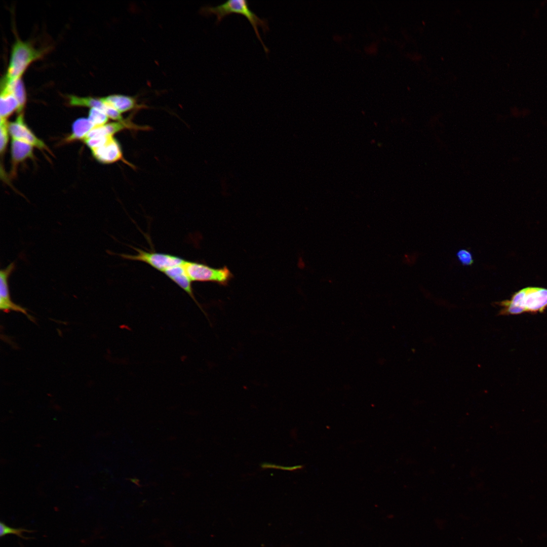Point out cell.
<instances>
[{
  "instance_id": "cell-13",
  "label": "cell",
  "mask_w": 547,
  "mask_h": 547,
  "mask_svg": "<svg viewBox=\"0 0 547 547\" xmlns=\"http://www.w3.org/2000/svg\"><path fill=\"white\" fill-rule=\"evenodd\" d=\"M104 102L111 106L121 113L129 111L135 107L136 101L130 96L120 94H113L101 98Z\"/></svg>"
},
{
  "instance_id": "cell-21",
  "label": "cell",
  "mask_w": 547,
  "mask_h": 547,
  "mask_svg": "<svg viewBox=\"0 0 547 547\" xmlns=\"http://www.w3.org/2000/svg\"><path fill=\"white\" fill-rule=\"evenodd\" d=\"M456 255L459 261L463 265H471L474 262L472 253L467 250L461 249L459 250Z\"/></svg>"
},
{
  "instance_id": "cell-4",
  "label": "cell",
  "mask_w": 547,
  "mask_h": 547,
  "mask_svg": "<svg viewBox=\"0 0 547 547\" xmlns=\"http://www.w3.org/2000/svg\"><path fill=\"white\" fill-rule=\"evenodd\" d=\"M184 267L192 282H213L227 285L233 275L226 267L216 268L207 264L185 261Z\"/></svg>"
},
{
  "instance_id": "cell-2",
  "label": "cell",
  "mask_w": 547,
  "mask_h": 547,
  "mask_svg": "<svg viewBox=\"0 0 547 547\" xmlns=\"http://www.w3.org/2000/svg\"><path fill=\"white\" fill-rule=\"evenodd\" d=\"M203 14L209 16L215 15L217 17L216 24H219L226 16L231 14L243 15L249 21L253 27L256 35L262 44L266 53L269 50L262 41L258 31V27L262 28L264 33L269 31L268 21L259 18L250 7L248 1L246 0H229L215 7L206 6L201 10Z\"/></svg>"
},
{
  "instance_id": "cell-19",
  "label": "cell",
  "mask_w": 547,
  "mask_h": 547,
  "mask_svg": "<svg viewBox=\"0 0 547 547\" xmlns=\"http://www.w3.org/2000/svg\"><path fill=\"white\" fill-rule=\"evenodd\" d=\"M7 120H1L0 124V151L2 155L7 147L9 140V128Z\"/></svg>"
},
{
  "instance_id": "cell-22",
  "label": "cell",
  "mask_w": 547,
  "mask_h": 547,
  "mask_svg": "<svg viewBox=\"0 0 547 547\" xmlns=\"http://www.w3.org/2000/svg\"><path fill=\"white\" fill-rule=\"evenodd\" d=\"M261 467L262 468H277V469H280V470H286V471H295L296 470L301 469L303 467V465H296V466H288L287 467V466H281V465H275V464H269V463H262L261 464Z\"/></svg>"
},
{
  "instance_id": "cell-12",
  "label": "cell",
  "mask_w": 547,
  "mask_h": 547,
  "mask_svg": "<svg viewBox=\"0 0 547 547\" xmlns=\"http://www.w3.org/2000/svg\"><path fill=\"white\" fill-rule=\"evenodd\" d=\"M130 126L131 125L128 124L127 122L123 121L118 122H112L106 124L101 126L95 127L90 130L85 139L113 136V135L115 133L128 127H130Z\"/></svg>"
},
{
  "instance_id": "cell-6",
  "label": "cell",
  "mask_w": 547,
  "mask_h": 547,
  "mask_svg": "<svg viewBox=\"0 0 547 547\" xmlns=\"http://www.w3.org/2000/svg\"><path fill=\"white\" fill-rule=\"evenodd\" d=\"M15 268V262L9 264L0 270V309L4 312L14 311L25 315L30 321H34L33 317L27 312V309L14 303L11 298L9 278Z\"/></svg>"
},
{
  "instance_id": "cell-11",
  "label": "cell",
  "mask_w": 547,
  "mask_h": 547,
  "mask_svg": "<svg viewBox=\"0 0 547 547\" xmlns=\"http://www.w3.org/2000/svg\"><path fill=\"white\" fill-rule=\"evenodd\" d=\"M19 103L10 91L5 86H1L0 118L7 120L13 112L18 111Z\"/></svg>"
},
{
  "instance_id": "cell-10",
  "label": "cell",
  "mask_w": 547,
  "mask_h": 547,
  "mask_svg": "<svg viewBox=\"0 0 547 547\" xmlns=\"http://www.w3.org/2000/svg\"><path fill=\"white\" fill-rule=\"evenodd\" d=\"M33 147L30 144L16 139H12L11 145V153L12 163V171L15 172L18 164L28 159H33Z\"/></svg>"
},
{
  "instance_id": "cell-18",
  "label": "cell",
  "mask_w": 547,
  "mask_h": 547,
  "mask_svg": "<svg viewBox=\"0 0 547 547\" xmlns=\"http://www.w3.org/2000/svg\"><path fill=\"white\" fill-rule=\"evenodd\" d=\"M0 536L1 537L4 536L7 534H15L19 537L24 539H29V537H25L23 535V533H32L34 532L33 530H28L24 528H12L9 526L6 525L4 523L1 522L0 523Z\"/></svg>"
},
{
  "instance_id": "cell-8",
  "label": "cell",
  "mask_w": 547,
  "mask_h": 547,
  "mask_svg": "<svg viewBox=\"0 0 547 547\" xmlns=\"http://www.w3.org/2000/svg\"><path fill=\"white\" fill-rule=\"evenodd\" d=\"M91 151L94 158L99 162L103 164L113 163L123 158L121 145L113 136L110 137L101 147Z\"/></svg>"
},
{
  "instance_id": "cell-9",
  "label": "cell",
  "mask_w": 547,
  "mask_h": 547,
  "mask_svg": "<svg viewBox=\"0 0 547 547\" xmlns=\"http://www.w3.org/2000/svg\"><path fill=\"white\" fill-rule=\"evenodd\" d=\"M183 264L170 268L165 270L163 273L186 292L195 302L203 312L206 316V313L195 298L192 288V281L188 276L184 267Z\"/></svg>"
},
{
  "instance_id": "cell-7",
  "label": "cell",
  "mask_w": 547,
  "mask_h": 547,
  "mask_svg": "<svg viewBox=\"0 0 547 547\" xmlns=\"http://www.w3.org/2000/svg\"><path fill=\"white\" fill-rule=\"evenodd\" d=\"M8 128L12 139L27 143L42 150L51 152L44 141L37 138L26 125L22 113H19L15 121L9 123Z\"/></svg>"
},
{
  "instance_id": "cell-5",
  "label": "cell",
  "mask_w": 547,
  "mask_h": 547,
  "mask_svg": "<svg viewBox=\"0 0 547 547\" xmlns=\"http://www.w3.org/2000/svg\"><path fill=\"white\" fill-rule=\"evenodd\" d=\"M137 251L135 255L119 254L123 258L130 260L141 261L147 263L155 269L164 272L172 267L183 264L186 260L171 254L156 252H147L134 248Z\"/></svg>"
},
{
  "instance_id": "cell-3",
  "label": "cell",
  "mask_w": 547,
  "mask_h": 547,
  "mask_svg": "<svg viewBox=\"0 0 547 547\" xmlns=\"http://www.w3.org/2000/svg\"><path fill=\"white\" fill-rule=\"evenodd\" d=\"M44 51L35 48L31 44L17 38L12 48L8 67L2 84H9L21 78L33 61L43 56Z\"/></svg>"
},
{
  "instance_id": "cell-15",
  "label": "cell",
  "mask_w": 547,
  "mask_h": 547,
  "mask_svg": "<svg viewBox=\"0 0 547 547\" xmlns=\"http://www.w3.org/2000/svg\"><path fill=\"white\" fill-rule=\"evenodd\" d=\"M68 103L73 106H84L90 108H96L103 111L105 104L101 98L92 97H79L75 95H69Z\"/></svg>"
},
{
  "instance_id": "cell-14",
  "label": "cell",
  "mask_w": 547,
  "mask_h": 547,
  "mask_svg": "<svg viewBox=\"0 0 547 547\" xmlns=\"http://www.w3.org/2000/svg\"><path fill=\"white\" fill-rule=\"evenodd\" d=\"M94 127V125L88 119L79 118L72 124L71 133L64 139V142L69 143L78 140H84Z\"/></svg>"
},
{
  "instance_id": "cell-1",
  "label": "cell",
  "mask_w": 547,
  "mask_h": 547,
  "mask_svg": "<svg viewBox=\"0 0 547 547\" xmlns=\"http://www.w3.org/2000/svg\"><path fill=\"white\" fill-rule=\"evenodd\" d=\"M495 304L501 307L498 315L542 313L547 309V288L527 287L514 293L510 299Z\"/></svg>"
},
{
  "instance_id": "cell-20",
  "label": "cell",
  "mask_w": 547,
  "mask_h": 547,
  "mask_svg": "<svg viewBox=\"0 0 547 547\" xmlns=\"http://www.w3.org/2000/svg\"><path fill=\"white\" fill-rule=\"evenodd\" d=\"M111 137L112 136L87 138L83 141L91 150H92L104 145Z\"/></svg>"
},
{
  "instance_id": "cell-17",
  "label": "cell",
  "mask_w": 547,
  "mask_h": 547,
  "mask_svg": "<svg viewBox=\"0 0 547 547\" xmlns=\"http://www.w3.org/2000/svg\"><path fill=\"white\" fill-rule=\"evenodd\" d=\"M88 119L94 127L104 125L108 120V116L102 110L96 108H90Z\"/></svg>"
},
{
  "instance_id": "cell-16",
  "label": "cell",
  "mask_w": 547,
  "mask_h": 547,
  "mask_svg": "<svg viewBox=\"0 0 547 547\" xmlns=\"http://www.w3.org/2000/svg\"><path fill=\"white\" fill-rule=\"evenodd\" d=\"M1 86L8 88L16 98L19 106L18 112L22 113L25 105L26 96L24 86L21 79H18L9 84L1 83Z\"/></svg>"
}]
</instances>
